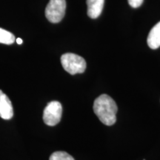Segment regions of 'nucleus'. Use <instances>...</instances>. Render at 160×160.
Listing matches in <instances>:
<instances>
[{
  "label": "nucleus",
  "instance_id": "4",
  "mask_svg": "<svg viewBox=\"0 0 160 160\" xmlns=\"http://www.w3.org/2000/svg\"><path fill=\"white\" fill-rule=\"evenodd\" d=\"M62 107L58 101H52L48 104L43 112L44 122L48 126L57 125L61 120Z\"/></svg>",
  "mask_w": 160,
  "mask_h": 160
},
{
  "label": "nucleus",
  "instance_id": "7",
  "mask_svg": "<svg viewBox=\"0 0 160 160\" xmlns=\"http://www.w3.org/2000/svg\"><path fill=\"white\" fill-rule=\"evenodd\" d=\"M147 42L151 49H157L160 47V22L151 30Z\"/></svg>",
  "mask_w": 160,
  "mask_h": 160
},
{
  "label": "nucleus",
  "instance_id": "9",
  "mask_svg": "<svg viewBox=\"0 0 160 160\" xmlns=\"http://www.w3.org/2000/svg\"><path fill=\"white\" fill-rule=\"evenodd\" d=\"M49 160H74V159L65 151H57L52 153Z\"/></svg>",
  "mask_w": 160,
  "mask_h": 160
},
{
  "label": "nucleus",
  "instance_id": "2",
  "mask_svg": "<svg viewBox=\"0 0 160 160\" xmlns=\"http://www.w3.org/2000/svg\"><path fill=\"white\" fill-rule=\"evenodd\" d=\"M63 68L71 75L82 73L86 69V62L82 57L71 53H67L61 57Z\"/></svg>",
  "mask_w": 160,
  "mask_h": 160
},
{
  "label": "nucleus",
  "instance_id": "6",
  "mask_svg": "<svg viewBox=\"0 0 160 160\" xmlns=\"http://www.w3.org/2000/svg\"><path fill=\"white\" fill-rule=\"evenodd\" d=\"M105 0H87L88 16L91 19H97L102 11Z\"/></svg>",
  "mask_w": 160,
  "mask_h": 160
},
{
  "label": "nucleus",
  "instance_id": "5",
  "mask_svg": "<svg viewBox=\"0 0 160 160\" xmlns=\"http://www.w3.org/2000/svg\"><path fill=\"white\" fill-rule=\"evenodd\" d=\"M13 106L9 98L0 90V117L8 120L13 117Z\"/></svg>",
  "mask_w": 160,
  "mask_h": 160
},
{
  "label": "nucleus",
  "instance_id": "8",
  "mask_svg": "<svg viewBox=\"0 0 160 160\" xmlns=\"http://www.w3.org/2000/svg\"><path fill=\"white\" fill-rule=\"evenodd\" d=\"M15 37L11 32L0 28V43L11 45L15 42Z\"/></svg>",
  "mask_w": 160,
  "mask_h": 160
},
{
  "label": "nucleus",
  "instance_id": "1",
  "mask_svg": "<svg viewBox=\"0 0 160 160\" xmlns=\"http://www.w3.org/2000/svg\"><path fill=\"white\" fill-rule=\"evenodd\" d=\"M93 111L100 121L106 125H113L117 121L118 108L114 100L107 94H102L95 99Z\"/></svg>",
  "mask_w": 160,
  "mask_h": 160
},
{
  "label": "nucleus",
  "instance_id": "10",
  "mask_svg": "<svg viewBox=\"0 0 160 160\" xmlns=\"http://www.w3.org/2000/svg\"><path fill=\"white\" fill-rule=\"evenodd\" d=\"M128 4L133 8H139L143 2V0H128Z\"/></svg>",
  "mask_w": 160,
  "mask_h": 160
},
{
  "label": "nucleus",
  "instance_id": "3",
  "mask_svg": "<svg viewBox=\"0 0 160 160\" xmlns=\"http://www.w3.org/2000/svg\"><path fill=\"white\" fill-rule=\"evenodd\" d=\"M65 0H50L45 8V17L51 23L61 22L65 14Z\"/></svg>",
  "mask_w": 160,
  "mask_h": 160
},
{
  "label": "nucleus",
  "instance_id": "11",
  "mask_svg": "<svg viewBox=\"0 0 160 160\" xmlns=\"http://www.w3.org/2000/svg\"><path fill=\"white\" fill-rule=\"evenodd\" d=\"M16 41H17L18 45H21V44H22V42H23V40L21 38H17Z\"/></svg>",
  "mask_w": 160,
  "mask_h": 160
}]
</instances>
